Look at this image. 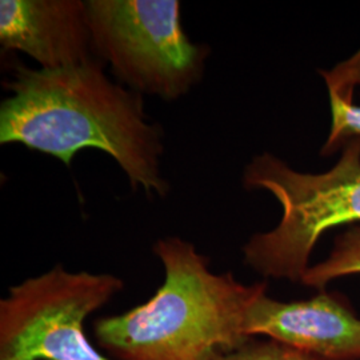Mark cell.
Listing matches in <instances>:
<instances>
[{"label":"cell","mask_w":360,"mask_h":360,"mask_svg":"<svg viewBox=\"0 0 360 360\" xmlns=\"http://www.w3.org/2000/svg\"><path fill=\"white\" fill-rule=\"evenodd\" d=\"M102 60L56 70L15 65L4 82L0 143L62 160L67 167L84 148L110 155L132 190L166 198L160 171L163 131L144 111L142 95L105 75Z\"/></svg>","instance_id":"1"},{"label":"cell","mask_w":360,"mask_h":360,"mask_svg":"<svg viewBox=\"0 0 360 360\" xmlns=\"http://www.w3.org/2000/svg\"><path fill=\"white\" fill-rule=\"evenodd\" d=\"M165 281L146 303L94 323L98 347L112 360H211L254 336L247 311L267 284L214 274L210 260L180 238L155 242Z\"/></svg>","instance_id":"2"},{"label":"cell","mask_w":360,"mask_h":360,"mask_svg":"<svg viewBox=\"0 0 360 360\" xmlns=\"http://www.w3.org/2000/svg\"><path fill=\"white\" fill-rule=\"evenodd\" d=\"M334 167L300 172L275 155H257L243 172L247 190H266L282 207L278 226L243 247L245 263L264 278L300 283L323 233L360 224V138L342 147Z\"/></svg>","instance_id":"3"},{"label":"cell","mask_w":360,"mask_h":360,"mask_svg":"<svg viewBox=\"0 0 360 360\" xmlns=\"http://www.w3.org/2000/svg\"><path fill=\"white\" fill-rule=\"evenodd\" d=\"M94 51L116 82L166 102L205 75L210 47L184 32L178 0H87Z\"/></svg>","instance_id":"4"},{"label":"cell","mask_w":360,"mask_h":360,"mask_svg":"<svg viewBox=\"0 0 360 360\" xmlns=\"http://www.w3.org/2000/svg\"><path fill=\"white\" fill-rule=\"evenodd\" d=\"M123 287L111 274L62 264L10 287L0 300V360H112L91 345L84 322Z\"/></svg>","instance_id":"5"},{"label":"cell","mask_w":360,"mask_h":360,"mask_svg":"<svg viewBox=\"0 0 360 360\" xmlns=\"http://www.w3.org/2000/svg\"><path fill=\"white\" fill-rule=\"evenodd\" d=\"M245 333L269 336L315 360H360V319L338 294L321 291L296 302L263 294L247 311Z\"/></svg>","instance_id":"6"},{"label":"cell","mask_w":360,"mask_h":360,"mask_svg":"<svg viewBox=\"0 0 360 360\" xmlns=\"http://www.w3.org/2000/svg\"><path fill=\"white\" fill-rule=\"evenodd\" d=\"M0 43L6 51L26 53L43 70L99 60L82 0H1Z\"/></svg>","instance_id":"7"},{"label":"cell","mask_w":360,"mask_h":360,"mask_svg":"<svg viewBox=\"0 0 360 360\" xmlns=\"http://www.w3.org/2000/svg\"><path fill=\"white\" fill-rule=\"evenodd\" d=\"M356 274H360V224L340 233L331 254L321 263L309 266L300 284L324 291L335 279Z\"/></svg>","instance_id":"8"},{"label":"cell","mask_w":360,"mask_h":360,"mask_svg":"<svg viewBox=\"0 0 360 360\" xmlns=\"http://www.w3.org/2000/svg\"><path fill=\"white\" fill-rule=\"evenodd\" d=\"M330 95L333 124L321 154L331 156L338 150H342L345 143L352 138H360V105L354 101H346L334 94Z\"/></svg>","instance_id":"9"},{"label":"cell","mask_w":360,"mask_h":360,"mask_svg":"<svg viewBox=\"0 0 360 360\" xmlns=\"http://www.w3.org/2000/svg\"><path fill=\"white\" fill-rule=\"evenodd\" d=\"M211 360H315L307 354L274 339L251 338L245 345L219 354Z\"/></svg>","instance_id":"10"},{"label":"cell","mask_w":360,"mask_h":360,"mask_svg":"<svg viewBox=\"0 0 360 360\" xmlns=\"http://www.w3.org/2000/svg\"><path fill=\"white\" fill-rule=\"evenodd\" d=\"M328 94L354 101V91L360 86V49L351 58L340 62L331 70H319Z\"/></svg>","instance_id":"11"}]
</instances>
